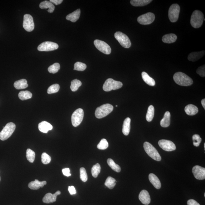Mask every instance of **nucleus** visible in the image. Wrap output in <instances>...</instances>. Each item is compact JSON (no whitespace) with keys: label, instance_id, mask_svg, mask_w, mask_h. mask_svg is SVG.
<instances>
[{"label":"nucleus","instance_id":"nucleus-22","mask_svg":"<svg viewBox=\"0 0 205 205\" xmlns=\"http://www.w3.org/2000/svg\"><path fill=\"white\" fill-rule=\"evenodd\" d=\"M39 130L42 133H47L49 130H52L53 127L50 123L47 122L43 121L39 123Z\"/></svg>","mask_w":205,"mask_h":205},{"label":"nucleus","instance_id":"nucleus-31","mask_svg":"<svg viewBox=\"0 0 205 205\" xmlns=\"http://www.w3.org/2000/svg\"><path fill=\"white\" fill-rule=\"evenodd\" d=\"M107 164L112 170L117 173H119L121 171V168L119 165L116 164L111 158H108L107 160Z\"/></svg>","mask_w":205,"mask_h":205},{"label":"nucleus","instance_id":"nucleus-47","mask_svg":"<svg viewBox=\"0 0 205 205\" xmlns=\"http://www.w3.org/2000/svg\"><path fill=\"white\" fill-rule=\"evenodd\" d=\"M68 190L71 195H75L77 193V191H76L75 188L73 186H69Z\"/></svg>","mask_w":205,"mask_h":205},{"label":"nucleus","instance_id":"nucleus-4","mask_svg":"<svg viewBox=\"0 0 205 205\" xmlns=\"http://www.w3.org/2000/svg\"><path fill=\"white\" fill-rule=\"evenodd\" d=\"M144 148L149 156L157 161H161V158L157 150L151 144L145 142L144 144Z\"/></svg>","mask_w":205,"mask_h":205},{"label":"nucleus","instance_id":"nucleus-45","mask_svg":"<svg viewBox=\"0 0 205 205\" xmlns=\"http://www.w3.org/2000/svg\"><path fill=\"white\" fill-rule=\"evenodd\" d=\"M197 73L201 77H205V65L199 67L196 71Z\"/></svg>","mask_w":205,"mask_h":205},{"label":"nucleus","instance_id":"nucleus-9","mask_svg":"<svg viewBox=\"0 0 205 205\" xmlns=\"http://www.w3.org/2000/svg\"><path fill=\"white\" fill-rule=\"evenodd\" d=\"M84 115L83 110L82 108H79L75 110L72 116V125L75 127L79 126L83 120Z\"/></svg>","mask_w":205,"mask_h":205},{"label":"nucleus","instance_id":"nucleus-40","mask_svg":"<svg viewBox=\"0 0 205 205\" xmlns=\"http://www.w3.org/2000/svg\"><path fill=\"white\" fill-rule=\"evenodd\" d=\"M86 64L83 63L77 62L74 65V70L78 71H83L86 68Z\"/></svg>","mask_w":205,"mask_h":205},{"label":"nucleus","instance_id":"nucleus-5","mask_svg":"<svg viewBox=\"0 0 205 205\" xmlns=\"http://www.w3.org/2000/svg\"><path fill=\"white\" fill-rule=\"evenodd\" d=\"M16 128V125L12 122L6 124L3 130L0 132V140H7L14 133Z\"/></svg>","mask_w":205,"mask_h":205},{"label":"nucleus","instance_id":"nucleus-53","mask_svg":"<svg viewBox=\"0 0 205 205\" xmlns=\"http://www.w3.org/2000/svg\"><path fill=\"white\" fill-rule=\"evenodd\" d=\"M204 196L205 197V193H204Z\"/></svg>","mask_w":205,"mask_h":205},{"label":"nucleus","instance_id":"nucleus-44","mask_svg":"<svg viewBox=\"0 0 205 205\" xmlns=\"http://www.w3.org/2000/svg\"><path fill=\"white\" fill-rule=\"evenodd\" d=\"M193 144L195 146L198 147L202 141V139L199 135L195 134L193 135L192 137Z\"/></svg>","mask_w":205,"mask_h":205},{"label":"nucleus","instance_id":"nucleus-36","mask_svg":"<svg viewBox=\"0 0 205 205\" xmlns=\"http://www.w3.org/2000/svg\"><path fill=\"white\" fill-rule=\"evenodd\" d=\"M26 156L28 161L30 163H33L35 159V153L30 149H28L26 151Z\"/></svg>","mask_w":205,"mask_h":205},{"label":"nucleus","instance_id":"nucleus-33","mask_svg":"<svg viewBox=\"0 0 205 205\" xmlns=\"http://www.w3.org/2000/svg\"><path fill=\"white\" fill-rule=\"evenodd\" d=\"M154 107L153 106L150 105L148 107V112L146 115V119L148 122H151L153 120L154 115Z\"/></svg>","mask_w":205,"mask_h":205},{"label":"nucleus","instance_id":"nucleus-17","mask_svg":"<svg viewBox=\"0 0 205 205\" xmlns=\"http://www.w3.org/2000/svg\"><path fill=\"white\" fill-rule=\"evenodd\" d=\"M139 199L144 205L149 204L151 201L149 193L145 190H143L140 191L139 195Z\"/></svg>","mask_w":205,"mask_h":205},{"label":"nucleus","instance_id":"nucleus-42","mask_svg":"<svg viewBox=\"0 0 205 205\" xmlns=\"http://www.w3.org/2000/svg\"><path fill=\"white\" fill-rule=\"evenodd\" d=\"M80 178L81 180L83 182H86L88 179V176L85 168L82 167L80 168Z\"/></svg>","mask_w":205,"mask_h":205},{"label":"nucleus","instance_id":"nucleus-30","mask_svg":"<svg viewBox=\"0 0 205 205\" xmlns=\"http://www.w3.org/2000/svg\"><path fill=\"white\" fill-rule=\"evenodd\" d=\"M152 0H132L130 4L135 6H146L152 2Z\"/></svg>","mask_w":205,"mask_h":205},{"label":"nucleus","instance_id":"nucleus-6","mask_svg":"<svg viewBox=\"0 0 205 205\" xmlns=\"http://www.w3.org/2000/svg\"><path fill=\"white\" fill-rule=\"evenodd\" d=\"M123 86L122 82L109 78L105 81L103 86V90L106 92L110 91L112 90H115L121 88Z\"/></svg>","mask_w":205,"mask_h":205},{"label":"nucleus","instance_id":"nucleus-19","mask_svg":"<svg viewBox=\"0 0 205 205\" xmlns=\"http://www.w3.org/2000/svg\"><path fill=\"white\" fill-rule=\"evenodd\" d=\"M205 53L204 50L199 51V52H192L188 56V60L192 61V62H195L203 57Z\"/></svg>","mask_w":205,"mask_h":205},{"label":"nucleus","instance_id":"nucleus-34","mask_svg":"<svg viewBox=\"0 0 205 205\" xmlns=\"http://www.w3.org/2000/svg\"><path fill=\"white\" fill-rule=\"evenodd\" d=\"M116 181L115 178L111 177L109 176L107 178L106 181L105 183V186L109 188V189H113L114 187L116 184Z\"/></svg>","mask_w":205,"mask_h":205},{"label":"nucleus","instance_id":"nucleus-2","mask_svg":"<svg viewBox=\"0 0 205 205\" xmlns=\"http://www.w3.org/2000/svg\"><path fill=\"white\" fill-rule=\"evenodd\" d=\"M204 15L201 11L196 10L193 11L191 17L190 24L193 27L197 29L202 25Z\"/></svg>","mask_w":205,"mask_h":205},{"label":"nucleus","instance_id":"nucleus-3","mask_svg":"<svg viewBox=\"0 0 205 205\" xmlns=\"http://www.w3.org/2000/svg\"><path fill=\"white\" fill-rule=\"evenodd\" d=\"M113 106L110 104H106L97 107L95 110V115L98 119H102L107 116L113 110Z\"/></svg>","mask_w":205,"mask_h":205},{"label":"nucleus","instance_id":"nucleus-48","mask_svg":"<svg viewBox=\"0 0 205 205\" xmlns=\"http://www.w3.org/2000/svg\"><path fill=\"white\" fill-rule=\"evenodd\" d=\"M188 205H200L194 199H190L187 201Z\"/></svg>","mask_w":205,"mask_h":205},{"label":"nucleus","instance_id":"nucleus-32","mask_svg":"<svg viewBox=\"0 0 205 205\" xmlns=\"http://www.w3.org/2000/svg\"><path fill=\"white\" fill-rule=\"evenodd\" d=\"M32 94L29 91H21L19 94V98L22 100H28L32 98Z\"/></svg>","mask_w":205,"mask_h":205},{"label":"nucleus","instance_id":"nucleus-20","mask_svg":"<svg viewBox=\"0 0 205 205\" xmlns=\"http://www.w3.org/2000/svg\"><path fill=\"white\" fill-rule=\"evenodd\" d=\"M39 7L41 9H47L48 12L52 13L55 9V6L50 1H45L42 2L40 4Z\"/></svg>","mask_w":205,"mask_h":205},{"label":"nucleus","instance_id":"nucleus-8","mask_svg":"<svg viewBox=\"0 0 205 205\" xmlns=\"http://www.w3.org/2000/svg\"><path fill=\"white\" fill-rule=\"evenodd\" d=\"M180 11V7L178 4H173L168 11V17L172 23L176 22L178 20Z\"/></svg>","mask_w":205,"mask_h":205},{"label":"nucleus","instance_id":"nucleus-27","mask_svg":"<svg viewBox=\"0 0 205 205\" xmlns=\"http://www.w3.org/2000/svg\"><path fill=\"white\" fill-rule=\"evenodd\" d=\"M131 119L127 117L123 122L122 133L125 136H127L130 133V130Z\"/></svg>","mask_w":205,"mask_h":205},{"label":"nucleus","instance_id":"nucleus-1","mask_svg":"<svg viewBox=\"0 0 205 205\" xmlns=\"http://www.w3.org/2000/svg\"><path fill=\"white\" fill-rule=\"evenodd\" d=\"M173 79L175 82L180 86H188L193 84L192 79L182 72L176 73L173 76Z\"/></svg>","mask_w":205,"mask_h":205},{"label":"nucleus","instance_id":"nucleus-39","mask_svg":"<svg viewBox=\"0 0 205 205\" xmlns=\"http://www.w3.org/2000/svg\"><path fill=\"white\" fill-rule=\"evenodd\" d=\"M59 89H60V86L58 84H53L48 89L47 93L48 94L55 93L59 91Z\"/></svg>","mask_w":205,"mask_h":205},{"label":"nucleus","instance_id":"nucleus-43","mask_svg":"<svg viewBox=\"0 0 205 205\" xmlns=\"http://www.w3.org/2000/svg\"><path fill=\"white\" fill-rule=\"evenodd\" d=\"M51 158L47 153H44L42 155V162L44 165H47L50 163Z\"/></svg>","mask_w":205,"mask_h":205},{"label":"nucleus","instance_id":"nucleus-10","mask_svg":"<svg viewBox=\"0 0 205 205\" xmlns=\"http://www.w3.org/2000/svg\"><path fill=\"white\" fill-rule=\"evenodd\" d=\"M155 19V15L153 13L149 12L139 16L137 21L140 24L145 25L151 24Z\"/></svg>","mask_w":205,"mask_h":205},{"label":"nucleus","instance_id":"nucleus-7","mask_svg":"<svg viewBox=\"0 0 205 205\" xmlns=\"http://www.w3.org/2000/svg\"><path fill=\"white\" fill-rule=\"evenodd\" d=\"M115 37L122 47L128 48L131 46L132 44L129 38L123 33L117 32L115 33Z\"/></svg>","mask_w":205,"mask_h":205},{"label":"nucleus","instance_id":"nucleus-15","mask_svg":"<svg viewBox=\"0 0 205 205\" xmlns=\"http://www.w3.org/2000/svg\"><path fill=\"white\" fill-rule=\"evenodd\" d=\"M192 173L197 179L202 180L205 178V168L198 165L193 167Z\"/></svg>","mask_w":205,"mask_h":205},{"label":"nucleus","instance_id":"nucleus-26","mask_svg":"<svg viewBox=\"0 0 205 205\" xmlns=\"http://www.w3.org/2000/svg\"><path fill=\"white\" fill-rule=\"evenodd\" d=\"M170 118H171V114L169 111L165 112L163 118L160 121V125L162 127H168L170 124Z\"/></svg>","mask_w":205,"mask_h":205},{"label":"nucleus","instance_id":"nucleus-46","mask_svg":"<svg viewBox=\"0 0 205 205\" xmlns=\"http://www.w3.org/2000/svg\"><path fill=\"white\" fill-rule=\"evenodd\" d=\"M62 173L64 176L67 177H69L71 176V174L70 173V169L69 168H66L63 169L62 170Z\"/></svg>","mask_w":205,"mask_h":205},{"label":"nucleus","instance_id":"nucleus-54","mask_svg":"<svg viewBox=\"0 0 205 205\" xmlns=\"http://www.w3.org/2000/svg\"><path fill=\"white\" fill-rule=\"evenodd\" d=\"M115 107H117V105H116V106H115Z\"/></svg>","mask_w":205,"mask_h":205},{"label":"nucleus","instance_id":"nucleus-24","mask_svg":"<svg viewBox=\"0 0 205 205\" xmlns=\"http://www.w3.org/2000/svg\"><path fill=\"white\" fill-rule=\"evenodd\" d=\"M177 39V36L176 34H169L164 36L162 40L164 43L170 44L176 42Z\"/></svg>","mask_w":205,"mask_h":205},{"label":"nucleus","instance_id":"nucleus-25","mask_svg":"<svg viewBox=\"0 0 205 205\" xmlns=\"http://www.w3.org/2000/svg\"><path fill=\"white\" fill-rule=\"evenodd\" d=\"M185 111L187 115H194L198 113V109L196 106L190 104L185 107Z\"/></svg>","mask_w":205,"mask_h":205},{"label":"nucleus","instance_id":"nucleus-29","mask_svg":"<svg viewBox=\"0 0 205 205\" xmlns=\"http://www.w3.org/2000/svg\"><path fill=\"white\" fill-rule=\"evenodd\" d=\"M27 81L25 79H21L15 82L14 86L16 89H22L27 88L28 86Z\"/></svg>","mask_w":205,"mask_h":205},{"label":"nucleus","instance_id":"nucleus-14","mask_svg":"<svg viewBox=\"0 0 205 205\" xmlns=\"http://www.w3.org/2000/svg\"><path fill=\"white\" fill-rule=\"evenodd\" d=\"M158 143L160 148L165 151L170 152L176 149V145L171 140H160L159 141Z\"/></svg>","mask_w":205,"mask_h":205},{"label":"nucleus","instance_id":"nucleus-21","mask_svg":"<svg viewBox=\"0 0 205 205\" xmlns=\"http://www.w3.org/2000/svg\"><path fill=\"white\" fill-rule=\"evenodd\" d=\"M149 178L150 182L153 185L155 188L157 189H159L161 188V182L156 175L153 173L150 174L149 176Z\"/></svg>","mask_w":205,"mask_h":205},{"label":"nucleus","instance_id":"nucleus-51","mask_svg":"<svg viewBox=\"0 0 205 205\" xmlns=\"http://www.w3.org/2000/svg\"><path fill=\"white\" fill-rule=\"evenodd\" d=\"M204 150H205V143L204 144Z\"/></svg>","mask_w":205,"mask_h":205},{"label":"nucleus","instance_id":"nucleus-41","mask_svg":"<svg viewBox=\"0 0 205 205\" xmlns=\"http://www.w3.org/2000/svg\"><path fill=\"white\" fill-rule=\"evenodd\" d=\"M108 143L105 139H102L100 143L97 145V148L100 150H105L108 148Z\"/></svg>","mask_w":205,"mask_h":205},{"label":"nucleus","instance_id":"nucleus-11","mask_svg":"<svg viewBox=\"0 0 205 205\" xmlns=\"http://www.w3.org/2000/svg\"><path fill=\"white\" fill-rule=\"evenodd\" d=\"M94 44L95 47L103 53L110 54L111 53V48L108 44L103 41L96 40L94 41Z\"/></svg>","mask_w":205,"mask_h":205},{"label":"nucleus","instance_id":"nucleus-38","mask_svg":"<svg viewBox=\"0 0 205 205\" xmlns=\"http://www.w3.org/2000/svg\"><path fill=\"white\" fill-rule=\"evenodd\" d=\"M60 69V64L58 63H56L48 68V71L50 73L54 74L58 72Z\"/></svg>","mask_w":205,"mask_h":205},{"label":"nucleus","instance_id":"nucleus-49","mask_svg":"<svg viewBox=\"0 0 205 205\" xmlns=\"http://www.w3.org/2000/svg\"><path fill=\"white\" fill-rule=\"evenodd\" d=\"M50 1L52 2L53 4L58 5L60 4L62 2V0H50Z\"/></svg>","mask_w":205,"mask_h":205},{"label":"nucleus","instance_id":"nucleus-28","mask_svg":"<svg viewBox=\"0 0 205 205\" xmlns=\"http://www.w3.org/2000/svg\"><path fill=\"white\" fill-rule=\"evenodd\" d=\"M142 77L143 80L147 84L152 86L155 85V81L145 72L142 73Z\"/></svg>","mask_w":205,"mask_h":205},{"label":"nucleus","instance_id":"nucleus-50","mask_svg":"<svg viewBox=\"0 0 205 205\" xmlns=\"http://www.w3.org/2000/svg\"><path fill=\"white\" fill-rule=\"evenodd\" d=\"M201 104L205 110V99H203L201 100Z\"/></svg>","mask_w":205,"mask_h":205},{"label":"nucleus","instance_id":"nucleus-35","mask_svg":"<svg viewBox=\"0 0 205 205\" xmlns=\"http://www.w3.org/2000/svg\"><path fill=\"white\" fill-rule=\"evenodd\" d=\"M82 85V82L80 81L77 79H74L71 82L70 89L72 91L75 92Z\"/></svg>","mask_w":205,"mask_h":205},{"label":"nucleus","instance_id":"nucleus-12","mask_svg":"<svg viewBox=\"0 0 205 205\" xmlns=\"http://www.w3.org/2000/svg\"><path fill=\"white\" fill-rule=\"evenodd\" d=\"M34 23L32 16L29 14H25L24 16L23 27L26 31L31 32L34 29Z\"/></svg>","mask_w":205,"mask_h":205},{"label":"nucleus","instance_id":"nucleus-37","mask_svg":"<svg viewBox=\"0 0 205 205\" xmlns=\"http://www.w3.org/2000/svg\"><path fill=\"white\" fill-rule=\"evenodd\" d=\"M100 165L99 164L97 163L96 164L94 165L92 168L91 173L92 176L94 178H97L100 173Z\"/></svg>","mask_w":205,"mask_h":205},{"label":"nucleus","instance_id":"nucleus-16","mask_svg":"<svg viewBox=\"0 0 205 205\" xmlns=\"http://www.w3.org/2000/svg\"><path fill=\"white\" fill-rule=\"evenodd\" d=\"M61 194V192L60 191H57L53 194L51 193H48L43 198V202L47 204L55 202L57 199V196Z\"/></svg>","mask_w":205,"mask_h":205},{"label":"nucleus","instance_id":"nucleus-13","mask_svg":"<svg viewBox=\"0 0 205 205\" xmlns=\"http://www.w3.org/2000/svg\"><path fill=\"white\" fill-rule=\"evenodd\" d=\"M59 45L56 43L51 42H45L38 46V50L40 51H50L58 48Z\"/></svg>","mask_w":205,"mask_h":205},{"label":"nucleus","instance_id":"nucleus-18","mask_svg":"<svg viewBox=\"0 0 205 205\" xmlns=\"http://www.w3.org/2000/svg\"><path fill=\"white\" fill-rule=\"evenodd\" d=\"M47 183V181L40 182L38 180L35 179L34 181L30 182L28 184V186L31 190H37L43 187Z\"/></svg>","mask_w":205,"mask_h":205},{"label":"nucleus","instance_id":"nucleus-52","mask_svg":"<svg viewBox=\"0 0 205 205\" xmlns=\"http://www.w3.org/2000/svg\"><path fill=\"white\" fill-rule=\"evenodd\" d=\"M1 176H0V182H1Z\"/></svg>","mask_w":205,"mask_h":205},{"label":"nucleus","instance_id":"nucleus-23","mask_svg":"<svg viewBox=\"0 0 205 205\" xmlns=\"http://www.w3.org/2000/svg\"><path fill=\"white\" fill-rule=\"evenodd\" d=\"M81 14V10L78 9L73 11V12L67 15L66 19L67 20L71 22L75 23L79 19Z\"/></svg>","mask_w":205,"mask_h":205}]
</instances>
